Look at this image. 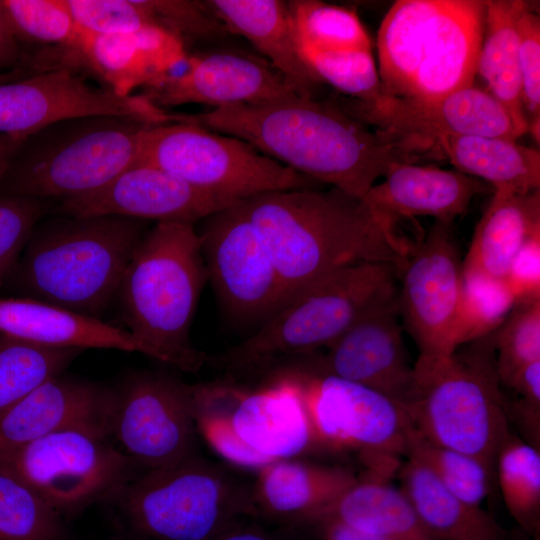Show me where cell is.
<instances>
[{"label": "cell", "instance_id": "6da1fadb", "mask_svg": "<svg viewBox=\"0 0 540 540\" xmlns=\"http://www.w3.org/2000/svg\"><path fill=\"white\" fill-rule=\"evenodd\" d=\"M174 120L239 138L296 172L361 199L394 164L443 160L432 140L372 128L335 102L299 95L175 113Z\"/></svg>", "mask_w": 540, "mask_h": 540}, {"label": "cell", "instance_id": "7a4b0ae2", "mask_svg": "<svg viewBox=\"0 0 540 540\" xmlns=\"http://www.w3.org/2000/svg\"><path fill=\"white\" fill-rule=\"evenodd\" d=\"M242 202L272 258L285 305L355 264L386 262L401 272L418 241L335 187L268 192Z\"/></svg>", "mask_w": 540, "mask_h": 540}, {"label": "cell", "instance_id": "3957f363", "mask_svg": "<svg viewBox=\"0 0 540 540\" xmlns=\"http://www.w3.org/2000/svg\"><path fill=\"white\" fill-rule=\"evenodd\" d=\"M147 230V221L121 216L37 224L3 285L17 297L101 320Z\"/></svg>", "mask_w": 540, "mask_h": 540}, {"label": "cell", "instance_id": "277c9868", "mask_svg": "<svg viewBox=\"0 0 540 540\" xmlns=\"http://www.w3.org/2000/svg\"><path fill=\"white\" fill-rule=\"evenodd\" d=\"M206 282L194 225L158 222L147 230L117 292L137 352L189 373L207 364L190 338Z\"/></svg>", "mask_w": 540, "mask_h": 540}, {"label": "cell", "instance_id": "5b68a950", "mask_svg": "<svg viewBox=\"0 0 540 540\" xmlns=\"http://www.w3.org/2000/svg\"><path fill=\"white\" fill-rule=\"evenodd\" d=\"M486 1L398 0L378 30L382 93L433 100L473 85Z\"/></svg>", "mask_w": 540, "mask_h": 540}, {"label": "cell", "instance_id": "8992f818", "mask_svg": "<svg viewBox=\"0 0 540 540\" xmlns=\"http://www.w3.org/2000/svg\"><path fill=\"white\" fill-rule=\"evenodd\" d=\"M468 343L447 357H418L404 410L419 436L476 457L495 474L497 455L512 433L493 331Z\"/></svg>", "mask_w": 540, "mask_h": 540}, {"label": "cell", "instance_id": "52a82bcc", "mask_svg": "<svg viewBox=\"0 0 540 540\" xmlns=\"http://www.w3.org/2000/svg\"><path fill=\"white\" fill-rule=\"evenodd\" d=\"M150 125L133 117L95 115L44 127L14 155L0 197L64 200L97 190L136 165Z\"/></svg>", "mask_w": 540, "mask_h": 540}, {"label": "cell", "instance_id": "ba28073f", "mask_svg": "<svg viewBox=\"0 0 540 540\" xmlns=\"http://www.w3.org/2000/svg\"><path fill=\"white\" fill-rule=\"evenodd\" d=\"M399 275L386 262L346 267L296 296L242 342L208 356L207 363L245 371L328 347L364 313L397 296Z\"/></svg>", "mask_w": 540, "mask_h": 540}, {"label": "cell", "instance_id": "9c48e42d", "mask_svg": "<svg viewBox=\"0 0 540 540\" xmlns=\"http://www.w3.org/2000/svg\"><path fill=\"white\" fill-rule=\"evenodd\" d=\"M124 489L132 523L155 540H212L255 512L252 490L198 455L146 470Z\"/></svg>", "mask_w": 540, "mask_h": 540}, {"label": "cell", "instance_id": "30bf717a", "mask_svg": "<svg viewBox=\"0 0 540 540\" xmlns=\"http://www.w3.org/2000/svg\"><path fill=\"white\" fill-rule=\"evenodd\" d=\"M136 164L160 168L195 187L233 201L322 185L239 138L184 121L148 126Z\"/></svg>", "mask_w": 540, "mask_h": 540}, {"label": "cell", "instance_id": "8fae6325", "mask_svg": "<svg viewBox=\"0 0 540 540\" xmlns=\"http://www.w3.org/2000/svg\"><path fill=\"white\" fill-rule=\"evenodd\" d=\"M298 385L316 443L359 454L370 473L399 470L413 431L404 408L361 384L310 367L283 370Z\"/></svg>", "mask_w": 540, "mask_h": 540}, {"label": "cell", "instance_id": "7c38bea8", "mask_svg": "<svg viewBox=\"0 0 540 540\" xmlns=\"http://www.w3.org/2000/svg\"><path fill=\"white\" fill-rule=\"evenodd\" d=\"M97 427L57 431L0 452V470L25 484L59 514L73 511L129 483L135 463Z\"/></svg>", "mask_w": 540, "mask_h": 540}, {"label": "cell", "instance_id": "4fadbf2b", "mask_svg": "<svg viewBox=\"0 0 540 540\" xmlns=\"http://www.w3.org/2000/svg\"><path fill=\"white\" fill-rule=\"evenodd\" d=\"M109 433L146 470L173 467L197 455L192 385L160 372L131 375L112 392Z\"/></svg>", "mask_w": 540, "mask_h": 540}, {"label": "cell", "instance_id": "5bb4252c", "mask_svg": "<svg viewBox=\"0 0 540 540\" xmlns=\"http://www.w3.org/2000/svg\"><path fill=\"white\" fill-rule=\"evenodd\" d=\"M402 327L422 358L447 357L461 347L463 259L453 222L436 221L419 238L400 272Z\"/></svg>", "mask_w": 540, "mask_h": 540}, {"label": "cell", "instance_id": "9a60e30c", "mask_svg": "<svg viewBox=\"0 0 540 540\" xmlns=\"http://www.w3.org/2000/svg\"><path fill=\"white\" fill-rule=\"evenodd\" d=\"M207 281L238 322H265L285 305L272 258L242 200L202 220L197 231Z\"/></svg>", "mask_w": 540, "mask_h": 540}, {"label": "cell", "instance_id": "2e32d148", "mask_svg": "<svg viewBox=\"0 0 540 540\" xmlns=\"http://www.w3.org/2000/svg\"><path fill=\"white\" fill-rule=\"evenodd\" d=\"M95 115L158 124L164 110L141 94L120 96L91 84L69 67L49 68L0 84V134L28 137L58 121Z\"/></svg>", "mask_w": 540, "mask_h": 540}, {"label": "cell", "instance_id": "e0dca14e", "mask_svg": "<svg viewBox=\"0 0 540 540\" xmlns=\"http://www.w3.org/2000/svg\"><path fill=\"white\" fill-rule=\"evenodd\" d=\"M346 114L376 129L435 140L442 136L520 138L503 107L474 84L442 98L418 100L384 93L335 102Z\"/></svg>", "mask_w": 540, "mask_h": 540}, {"label": "cell", "instance_id": "ac0fdd59", "mask_svg": "<svg viewBox=\"0 0 540 540\" xmlns=\"http://www.w3.org/2000/svg\"><path fill=\"white\" fill-rule=\"evenodd\" d=\"M196 404L223 413L236 436L269 462L294 459L316 443L297 383L279 372L267 386L193 385Z\"/></svg>", "mask_w": 540, "mask_h": 540}, {"label": "cell", "instance_id": "d6986e66", "mask_svg": "<svg viewBox=\"0 0 540 540\" xmlns=\"http://www.w3.org/2000/svg\"><path fill=\"white\" fill-rule=\"evenodd\" d=\"M237 201L195 187L150 165L136 164L104 186L61 200L64 216H121L195 225Z\"/></svg>", "mask_w": 540, "mask_h": 540}, {"label": "cell", "instance_id": "ffe728a7", "mask_svg": "<svg viewBox=\"0 0 540 540\" xmlns=\"http://www.w3.org/2000/svg\"><path fill=\"white\" fill-rule=\"evenodd\" d=\"M402 328L395 296L359 317L309 367L369 387L404 408L414 371Z\"/></svg>", "mask_w": 540, "mask_h": 540}, {"label": "cell", "instance_id": "44dd1931", "mask_svg": "<svg viewBox=\"0 0 540 540\" xmlns=\"http://www.w3.org/2000/svg\"><path fill=\"white\" fill-rule=\"evenodd\" d=\"M141 95L165 110L192 103L214 108L265 104L297 94L266 61L241 52L218 51L188 57L182 73L164 76Z\"/></svg>", "mask_w": 540, "mask_h": 540}, {"label": "cell", "instance_id": "7402d4cb", "mask_svg": "<svg viewBox=\"0 0 540 540\" xmlns=\"http://www.w3.org/2000/svg\"><path fill=\"white\" fill-rule=\"evenodd\" d=\"M187 58L181 39L155 24L123 34L82 30L76 47L66 55V64L79 63L97 76L105 88L120 96H130L139 87L155 84Z\"/></svg>", "mask_w": 540, "mask_h": 540}, {"label": "cell", "instance_id": "603a6c76", "mask_svg": "<svg viewBox=\"0 0 540 540\" xmlns=\"http://www.w3.org/2000/svg\"><path fill=\"white\" fill-rule=\"evenodd\" d=\"M490 187L456 169L397 163L362 199L377 216L393 224L417 216L453 222L476 195L489 191Z\"/></svg>", "mask_w": 540, "mask_h": 540}, {"label": "cell", "instance_id": "cb8c5ba5", "mask_svg": "<svg viewBox=\"0 0 540 540\" xmlns=\"http://www.w3.org/2000/svg\"><path fill=\"white\" fill-rule=\"evenodd\" d=\"M111 401L112 391L92 383L61 375L52 378L0 416V452L73 427L109 433Z\"/></svg>", "mask_w": 540, "mask_h": 540}, {"label": "cell", "instance_id": "d4e9b609", "mask_svg": "<svg viewBox=\"0 0 540 540\" xmlns=\"http://www.w3.org/2000/svg\"><path fill=\"white\" fill-rule=\"evenodd\" d=\"M357 479L342 467L274 461L259 469L252 489L254 510L277 519L315 523Z\"/></svg>", "mask_w": 540, "mask_h": 540}, {"label": "cell", "instance_id": "484cf974", "mask_svg": "<svg viewBox=\"0 0 540 540\" xmlns=\"http://www.w3.org/2000/svg\"><path fill=\"white\" fill-rule=\"evenodd\" d=\"M207 5L230 33L245 37L297 95L313 98L322 82L303 61L287 1L209 0Z\"/></svg>", "mask_w": 540, "mask_h": 540}, {"label": "cell", "instance_id": "4316f807", "mask_svg": "<svg viewBox=\"0 0 540 540\" xmlns=\"http://www.w3.org/2000/svg\"><path fill=\"white\" fill-rule=\"evenodd\" d=\"M540 235V190L494 191L463 259V275L506 282L521 249Z\"/></svg>", "mask_w": 540, "mask_h": 540}, {"label": "cell", "instance_id": "83f0119b", "mask_svg": "<svg viewBox=\"0 0 540 540\" xmlns=\"http://www.w3.org/2000/svg\"><path fill=\"white\" fill-rule=\"evenodd\" d=\"M0 334L54 347L137 352L125 329L27 297H0Z\"/></svg>", "mask_w": 540, "mask_h": 540}, {"label": "cell", "instance_id": "f1b7e54d", "mask_svg": "<svg viewBox=\"0 0 540 540\" xmlns=\"http://www.w3.org/2000/svg\"><path fill=\"white\" fill-rule=\"evenodd\" d=\"M324 520L378 540H441L423 525L401 488L371 475L358 478L315 523Z\"/></svg>", "mask_w": 540, "mask_h": 540}, {"label": "cell", "instance_id": "f546056e", "mask_svg": "<svg viewBox=\"0 0 540 540\" xmlns=\"http://www.w3.org/2000/svg\"><path fill=\"white\" fill-rule=\"evenodd\" d=\"M456 170L514 194L540 190L539 149L516 141L482 136H442L435 140Z\"/></svg>", "mask_w": 540, "mask_h": 540}, {"label": "cell", "instance_id": "4dcf8cb0", "mask_svg": "<svg viewBox=\"0 0 540 540\" xmlns=\"http://www.w3.org/2000/svg\"><path fill=\"white\" fill-rule=\"evenodd\" d=\"M401 489L423 525L441 540H509L508 533L480 506L449 492L416 459L407 457L399 468Z\"/></svg>", "mask_w": 540, "mask_h": 540}, {"label": "cell", "instance_id": "1f68e13d", "mask_svg": "<svg viewBox=\"0 0 540 540\" xmlns=\"http://www.w3.org/2000/svg\"><path fill=\"white\" fill-rule=\"evenodd\" d=\"M527 1H486L483 39L476 75L486 83V90L508 112L521 137L528 133L521 100V78L516 23Z\"/></svg>", "mask_w": 540, "mask_h": 540}, {"label": "cell", "instance_id": "d6a6232c", "mask_svg": "<svg viewBox=\"0 0 540 540\" xmlns=\"http://www.w3.org/2000/svg\"><path fill=\"white\" fill-rule=\"evenodd\" d=\"M82 351L0 334V416L36 388L60 376Z\"/></svg>", "mask_w": 540, "mask_h": 540}, {"label": "cell", "instance_id": "836d02e7", "mask_svg": "<svg viewBox=\"0 0 540 540\" xmlns=\"http://www.w3.org/2000/svg\"><path fill=\"white\" fill-rule=\"evenodd\" d=\"M495 479L506 508L528 533L540 526L539 448L513 435L500 449L495 463Z\"/></svg>", "mask_w": 540, "mask_h": 540}, {"label": "cell", "instance_id": "e575fe53", "mask_svg": "<svg viewBox=\"0 0 540 540\" xmlns=\"http://www.w3.org/2000/svg\"><path fill=\"white\" fill-rule=\"evenodd\" d=\"M299 48L371 50V40L357 14L317 0L287 1Z\"/></svg>", "mask_w": 540, "mask_h": 540}, {"label": "cell", "instance_id": "d590c367", "mask_svg": "<svg viewBox=\"0 0 540 540\" xmlns=\"http://www.w3.org/2000/svg\"><path fill=\"white\" fill-rule=\"evenodd\" d=\"M416 459L462 501L480 506L489 495L495 474L480 459L430 443L412 431L406 458Z\"/></svg>", "mask_w": 540, "mask_h": 540}, {"label": "cell", "instance_id": "8d00e7d4", "mask_svg": "<svg viewBox=\"0 0 540 540\" xmlns=\"http://www.w3.org/2000/svg\"><path fill=\"white\" fill-rule=\"evenodd\" d=\"M20 44L58 46L65 56L76 47L82 30L66 0H2Z\"/></svg>", "mask_w": 540, "mask_h": 540}, {"label": "cell", "instance_id": "74e56055", "mask_svg": "<svg viewBox=\"0 0 540 540\" xmlns=\"http://www.w3.org/2000/svg\"><path fill=\"white\" fill-rule=\"evenodd\" d=\"M61 532L60 514L0 470V540H57Z\"/></svg>", "mask_w": 540, "mask_h": 540}, {"label": "cell", "instance_id": "f35d334b", "mask_svg": "<svg viewBox=\"0 0 540 540\" xmlns=\"http://www.w3.org/2000/svg\"><path fill=\"white\" fill-rule=\"evenodd\" d=\"M495 362L502 387L527 365L540 361V296L516 301L493 331Z\"/></svg>", "mask_w": 540, "mask_h": 540}, {"label": "cell", "instance_id": "ab89813d", "mask_svg": "<svg viewBox=\"0 0 540 540\" xmlns=\"http://www.w3.org/2000/svg\"><path fill=\"white\" fill-rule=\"evenodd\" d=\"M306 65L323 82L350 98L371 99L382 93V84L371 50H318L299 48Z\"/></svg>", "mask_w": 540, "mask_h": 540}, {"label": "cell", "instance_id": "60d3db41", "mask_svg": "<svg viewBox=\"0 0 540 540\" xmlns=\"http://www.w3.org/2000/svg\"><path fill=\"white\" fill-rule=\"evenodd\" d=\"M514 304L506 282L463 275L461 346L494 331Z\"/></svg>", "mask_w": 540, "mask_h": 540}, {"label": "cell", "instance_id": "b9f144b4", "mask_svg": "<svg viewBox=\"0 0 540 540\" xmlns=\"http://www.w3.org/2000/svg\"><path fill=\"white\" fill-rule=\"evenodd\" d=\"M518 56L521 100L528 133L540 142V19L535 6L528 2L518 16Z\"/></svg>", "mask_w": 540, "mask_h": 540}, {"label": "cell", "instance_id": "7bdbcfd3", "mask_svg": "<svg viewBox=\"0 0 540 540\" xmlns=\"http://www.w3.org/2000/svg\"><path fill=\"white\" fill-rule=\"evenodd\" d=\"M154 21L185 44L210 41L230 33L206 1L141 0Z\"/></svg>", "mask_w": 540, "mask_h": 540}, {"label": "cell", "instance_id": "ee69618b", "mask_svg": "<svg viewBox=\"0 0 540 540\" xmlns=\"http://www.w3.org/2000/svg\"><path fill=\"white\" fill-rule=\"evenodd\" d=\"M66 3L80 29L90 33H132L157 24L141 0H66Z\"/></svg>", "mask_w": 540, "mask_h": 540}, {"label": "cell", "instance_id": "f6af8a7d", "mask_svg": "<svg viewBox=\"0 0 540 540\" xmlns=\"http://www.w3.org/2000/svg\"><path fill=\"white\" fill-rule=\"evenodd\" d=\"M44 211L43 200L0 197V286L15 266Z\"/></svg>", "mask_w": 540, "mask_h": 540}, {"label": "cell", "instance_id": "bcb514c9", "mask_svg": "<svg viewBox=\"0 0 540 540\" xmlns=\"http://www.w3.org/2000/svg\"><path fill=\"white\" fill-rule=\"evenodd\" d=\"M504 387L512 392V395H507L503 390L509 422L511 420L519 427L525 437L524 441L539 448L540 361L521 369Z\"/></svg>", "mask_w": 540, "mask_h": 540}, {"label": "cell", "instance_id": "7dc6e473", "mask_svg": "<svg viewBox=\"0 0 540 540\" xmlns=\"http://www.w3.org/2000/svg\"><path fill=\"white\" fill-rule=\"evenodd\" d=\"M194 412L198 433L227 461L238 466L257 469L271 463L236 436L228 419L220 411L194 402Z\"/></svg>", "mask_w": 540, "mask_h": 540}, {"label": "cell", "instance_id": "c3c4849f", "mask_svg": "<svg viewBox=\"0 0 540 540\" xmlns=\"http://www.w3.org/2000/svg\"><path fill=\"white\" fill-rule=\"evenodd\" d=\"M540 235L532 238L518 253L509 270L506 284L515 302L540 296Z\"/></svg>", "mask_w": 540, "mask_h": 540}, {"label": "cell", "instance_id": "681fc988", "mask_svg": "<svg viewBox=\"0 0 540 540\" xmlns=\"http://www.w3.org/2000/svg\"><path fill=\"white\" fill-rule=\"evenodd\" d=\"M24 64L32 69L21 44L11 29L3 1L0 0V84L33 74L24 70Z\"/></svg>", "mask_w": 540, "mask_h": 540}, {"label": "cell", "instance_id": "f907efd6", "mask_svg": "<svg viewBox=\"0 0 540 540\" xmlns=\"http://www.w3.org/2000/svg\"><path fill=\"white\" fill-rule=\"evenodd\" d=\"M322 528L324 540H378L336 520L317 523Z\"/></svg>", "mask_w": 540, "mask_h": 540}, {"label": "cell", "instance_id": "816d5d0a", "mask_svg": "<svg viewBox=\"0 0 540 540\" xmlns=\"http://www.w3.org/2000/svg\"><path fill=\"white\" fill-rule=\"evenodd\" d=\"M212 540H277L270 534L261 529L241 526L238 523L233 524L229 528L222 531Z\"/></svg>", "mask_w": 540, "mask_h": 540}, {"label": "cell", "instance_id": "f5cc1de1", "mask_svg": "<svg viewBox=\"0 0 540 540\" xmlns=\"http://www.w3.org/2000/svg\"><path fill=\"white\" fill-rule=\"evenodd\" d=\"M26 136L0 134V184Z\"/></svg>", "mask_w": 540, "mask_h": 540}]
</instances>
